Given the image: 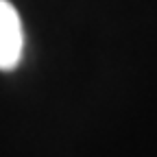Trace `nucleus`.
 Returning <instances> with one entry per match:
<instances>
[{
	"label": "nucleus",
	"instance_id": "obj_1",
	"mask_svg": "<svg viewBox=\"0 0 157 157\" xmlns=\"http://www.w3.org/2000/svg\"><path fill=\"white\" fill-rule=\"evenodd\" d=\"M24 48L22 20L9 0H0V70H13Z\"/></svg>",
	"mask_w": 157,
	"mask_h": 157
}]
</instances>
